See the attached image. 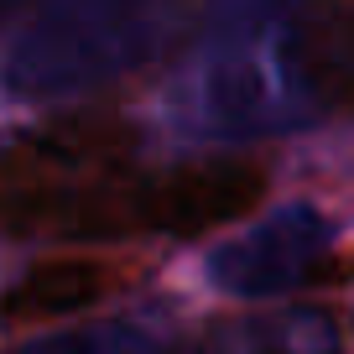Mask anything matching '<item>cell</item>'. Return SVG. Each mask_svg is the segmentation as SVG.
<instances>
[{
  "label": "cell",
  "instance_id": "cell-1",
  "mask_svg": "<svg viewBox=\"0 0 354 354\" xmlns=\"http://www.w3.org/2000/svg\"><path fill=\"white\" fill-rule=\"evenodd\" d=\"M177 110L193 136L224 146L292 136L344 110L318 0H219L183 68Z\"/></svg>",
  "mask_w": 354,
  "mask_h": 354
},
{
  "label": "cell",
  "instance_id": "cell-2",
  "mask_svg": "<svg viewBox=\"0 0 354 354\" xmlns=\"http://www.w3.org/2000/svg\"><path fill=\"white\" fill-rule=\"evenodd\" d=\"M136 136L73 115L0 146V234L136 240L162 234V172L131 167Z\"/></svg>",
  "mask_w": 354,
  "mask_h": 354
},
{
  "label": "cell",
  "instance_id": "cell-3",
  "mask_svg": "<svg viewBox=\"0 0 354 354\" xmlns=\"http://www.w3.org/2000/svg\"><path fill=\"white\" fill-rule=\"evenodd\" d=\"M333 219L313 203H287L271 209L266 219L245 224L224 245L209 250V277L219 292L245 302L287 297V292L308 287L323 277V266L333 261Z\"/></svg>",
  "mask_w": 354,
  "mask_h": 354
},
{
  "label": "cell",
  "instance_id": "cell-4",
  "mask_svg": "<svg viewBox=\"0 0 354 354\" xmlns=\"http://www.w3.org/2000/svg\"><path fill=\"white\" fill-rule=\"evenodd\" d=\"M266 193L261 167L209 156V162H183L162 172V234L167 240H193L219 224H234L255 198Z\"/></svg>",
  "mask_w": 354,
  "mask_h": 354
},
{
  "label": "cell",
  "instance_id": "cell-5",
  "mask_svg": "<svg viewBox=\"0 0 354 354\" xmlns=\"http://www.w3.org/2000/svg\"><path fill=\"white\" fill-rule=\"evenodd\" d=\"M115 287V271L94 255H47L0 297L6 323H57L94 308Z\"/></svg>",
  "mask_w": 354,
  "mask_h": 354
},
{
  "label": "cell",
  "instance_id": "cell-6",
  "mask_svg": "<svg viewBox=\"0 0 354 354\" xmlns=\"http://www.w3.org/2000/svg\"><path fill=\"white\" fill-rule=\"evenodd\" d=\"M339 323L318 308L266 313V318L224 323L198 354H339Z\"/></svg>",
  "mask_w": 354,
  "mask_h": 354
},
{
  "label": "cell",
  "instance_id": "cell-7",
  "mask_svg": "<svg viewBox=\"0 0 354 354\" xmlns=\"http://www.w3.org/2000/svg\"><path fill=\"white\" fill-rule=\"evenodd\" d=\"M323 32H328V57L339 78V104L354 110V0H318Z\"/></svg>",
  "mask_w": 354,
  "mask_h": 354
}]
</instances>
